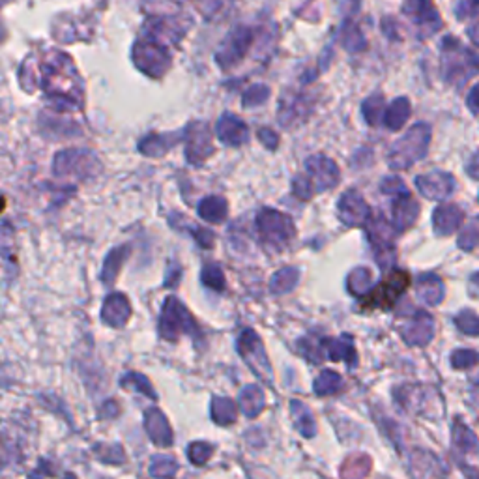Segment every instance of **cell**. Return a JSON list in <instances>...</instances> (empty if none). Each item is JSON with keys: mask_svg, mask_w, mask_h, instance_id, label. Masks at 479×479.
<instances>
[{"mask_svg": "<svg viewBox=\"0 0 479 479\" xmlns=\"http://www.w3.org/2000/svg\"><path fill=\"white\" fill-rule=\"evenodd\" d=\"M255 42V32L253 28L240 25L235 27L227 34V37L221 43V47L215 53V62L221 69H232L238 62L244 60V57L249 53L251 45Z\"/></svg>", "mask_w": 479, "mask_h": 479, "instance_id": "9c48e42d", "label": "cell"}, {"mask_svg": "<svg viewBox=\"0 0 479 479\" xmlns=\"http://www.w3.org/2000/svg\"><path fill=\"white\" fill-rule=\"evenodd\" d=\"M373 288V272L369 268H354L346 277V290L352 296H363Z\"/></svg>", "mask_w": 479, "mask_h": 479, "instance_id": "f546056e", "label": "cell"}, {"mask_svg": "<svg viewBox=\"0 0 479 479\" xmlns=\"http://www.w3.org/2000/svg\"><path fill=\"white\" fill-rule=\"evenodd\" d=\"M94 453H96V457L100 461L112 464V466H120L126 461L122 446H103V444H96L94 446Z\"/></svg>", "mask_w": 479, "mask_h": 479, "instance_id": "f35d334b", "label": "cell"}, {"mask_svg": "<svg viewBox=\"0 0 479 479\" xmlns=\"http://www.w3.org/2000/svg\"><path fill=\"white\" fill-rule=\"evenodd\" d=\"M382 191L386 193V195H395V191L405 193L406 187L403 186V182H401L399 178H386V180L382 182Z\"/></svg>", "mask_w": 479, "mask_h": 479, "instance_id": "f6af8a7d", "label": "cell"}, {"mask_svg": "<svg viewBox=\"0 0 479 479\" xmlns=\"http://www.w3.org/2000/svg\"><path fill=\"white\" fill-rule=\"evenodd\" d=\"M369 472H371V459L363 453H354L350 457H346L339 470L343 478H363Z\"/></svg>", "mask_w": 479, "mask_h": 479, "instance_id": "1f68e13d", "label": "cell"}, {"mask_svg": "<svg viewBox=\"0 0 479 479\" xmlns=\"http://www.w3.org/2000/svg\"><path fill=\"white\" fill-rule=\"evenodd\" d=\"M305 175L309 176L317 193L333 189L341 180V172H339L336 161L324 154L309 155L305 160Z\"/></svg>", "mask_w": 479, "mask_h": 479, "instance_id": "8fae6325", "label": "cell"}, {"mask_svg": "<svg viewBox=\"0 0 479 479\" xmlns=\"http://www.w3.org/2000/svg\"><path fill=\"white\" fill-rule=\"evenodd\" d=\"M337 215L346 227H363L371 219V208L356 189H348L337 203Z\"/></svg>", "mask_w": 479, "mask_h": 479, "instance_id": "4fadbf2b", "label": "cell"}, {"mask_svg": "<svg viewBox=\"0 0 479 479\" xmlns=\"http://www.w3.org/2000/svg\"><path fill=\"white\" fill-rule=\"evenodd\" d=\"M134 64L148 77L160 79L171 68V53L167 43L144 34L134 45Z\"/></svg>", "mask_w": 479, "mask_h": 479, "instance_id": "5b68a950", "label": "cell"}, {"mask_svg": "<svg viewBox=\"0 0 479 479\" xmlns=\"http://www.w3.org/2000/svg\"><path fill=\"white\" fill-rule=\"evenodd\" d=\"M201 281L206 288L210 290H215V292H223L227 288V279H225V273L221 270L218 262H210V264H204L203 272H201Z\"/></svg>", "mask_w": 479, "mask_h": 479, "instance_id": "d6a6232c", "label": "cell"}, {"mask_svg": "<svg viewBox=\"0 0 479 479\" xmlns=\"http://www.w3.org/2000/svg\"><path fill=\"white\" fill-rule=\"evenodd\" d=\"M256 137H259V141H261V143L264 144L268 150H276L277 144H279V137H277L276 131H273V129H270V128L259 129Z\"/></svg>", "mask_w": 479, "mask_h": 479, "instance_id": "ee69618b", "label": "cell"}, {"mask_svg": "<svg viewBox=\"0 0 479 479\" xmlns=\"http://www.w3.org/2000/svg\"><path fill=\"white\" fill-rule=\"evenodd\" d=\"M131 313H134V309H131L128 296L120 292H112L103 302L102 320L111 328H124L128 324V320L131 319Z\"/></svg>", "mask_w": 479, "mask_h": 479, "instance_id": "2e32d148", "label": "cell"}, {"mask_svg": "<svg viewBox=\"0 0 479 479\" xmlns=\"http://www.w3.org/2000/svg\"><path fill=\"white\" fill-rule=\"evenodd\" d=\"M236 348H238V354L242 356L245 365L256 377L264 380L266 384H272V365H270L266 348L262 345V339L256 331H253L251 328L242 330V333L238 336V341H236Z\"/></svg>", "mask_w": 479, "mask_h": 479, "instance_id": "ba28073f", "label": "cell"}, {"mask_svg": "<svg viewBox=\"0 0 479 479\" xmlns=\"http://www.w3.org/2000/svg\"><path fill=\"white\" fill-rule=\"evenodd\" d=\"M300 281V270L298 268H281L279 272H276L270 279V292L276 294V296H281V294H287L290 290L296 288Z\"/></svg>", "mask_w": 479, "mask_h": 479, "instance_id": "f1b7e54d", "label": "cell"}, {"mask_svg": "<svg viewBox=\"0 0 479 479\" xmlns=\"http://www.w3.org/2000/svg\"><path fill=\"white\" fill-rule=\"evenodd\" d=\"M451 178L446 175H440V172H434V175L429 176H420L418 178V189H420L425 197L429 199H440L444 197L447 191H451Z\"/></svg>", "mask_w": 479, "mask_h": 479, "instance_id": "d4e9b609", "label": "cell"}, {"mask_svg": "<svg viewBox=\"0 0 479 479\" xmlns=\"http://www.w3.org/2000/svg\"><path fill=\"white\" fill-rule=\"evenodd\" d=\"M298 352L311 363L324 362L326 352L324 345H322V339H314V337H304V339H300Z\"/></svg>", "mask_w": 479, "mask_h": 479, "instance_id": "e575fe53", "label": "cell"}, {"mask_svg": "<svg viewBox=\"0 0 479 479\" xmlns=\"http://www.w3.org/2000/svg\"><path fill=\"white\" fill-rule=\"evenodd\" d=\"M268 97H270V88L266 85H255L244 92L242 103H244L245 109L261 107L268 102Z\"/></svg>", "mask_w": 479, "mask_h": 479, "instance_id": "60d3db41", "label": "cell"}, {"mask_svg": "<svg viewBox=\"0 0 479 479\" xmlns=\"http://www.w3.org/2000/svg\"><path fill=\"white\" fill-rule=\"evenodd\" d=\"M408 117H410V103H408L406 97H397V100L388 107L386 117H384V124H386V128H389L391 131H397V129L403 128V124L408 120Z\"/></svg>", "mask_w": 479, "mask_h": 479, "instance_id": "4dcf8cb0", "label": "cell"}, {"mask_svg": "<svg viewBox=\"0 0 479 479\" xmlns=\"http://www.w3.org/2000/svg\"><path fill=\"white\" fill-rule=\"evenodd\" d=\"M408 285H410V276L403 270H394L384 277L377 287L371 288L367 294L360 296L357 307L362 311H374V309L388 311L406 292Z\"/></svg>", "mask_w": 479, "mask_h": 479, "instance_id": "3957f363", "label": "cell"}, {"mask_svg": "<svg viewBox=\"0 0 479 479\" xmlns=\"http://www.w3.org/2000/svg\"><path fill=\"white\" fill-rule=\"evenodd\" d=\"M160 336L169 343H176L184 336H199V326L193 314L176 296H169L163 302L160 314Z\"/></svg>", "mask_w": 479, "mask_h": 479, "instance_id": "277c9868", "label": "cell"}, {"mask_svg": "<svg viewBox=\"0 0 479 479\" xmlns=\"http://www.w3.org/2000/svg\"><path fill=\"white\" fill-rule=\"evenodd\" d=\"M365 227H367L369 244L373 245L374 253H377L378 264L388 266L389 261L394 259V235H391L388 221L382 215H374V218L371 215Z\"/></svg>", "mask_w": 479, "mask_h": 479, "instance_id": "7c38bea8", "label": "cell"}, {"mask_svg": "<svg viewBox=\"0 0 479 479\" xmlns=\"http://www.w3.org/2000/svg\"><path fill=\"white\" fill-rule=\"evenodd\" d=\"M420 206L408 193H399V197L394 203V227L397 230L408 229L418 218Z\"/></svg>", "mask_w": 479, "mask_h": 479, "instance_id": "7402d4cb", "label": "cell"}, {"mask_svg": "<svg viewBox=\"0 0 479 479\" xmlns=\"http://www.w3.org/2000/svg\"><path fill=\"white\" fill-rule=\"evenodd\" d=\"M210 414H212L213 423L221 427L232 425L238 420V405L229 397H213L210 405Z\"/></svg>", "mask_w": 479, "mask_h": 479, "instance_id": "4316f807", "label": "cell"}, {"mask_svg": "<svg viewBox=\"0 0 479 479\" xmlns=\"http://www.w3.org/2000/svg\"><path fill=\"white\" fill-rule=\"evenodd\" d=\"M199 218L206 221L210 225H221L227 219L229 213V203L219 195H212V197L203 199L197 206Z\"/></svg>", "mask_w": 479, "mask_h": 479, "instance_id": "cb8c5ba5", "label": "cell"}, {"mask_svg": "<svg viewBox=\"0 0 479 479\" xmlns=\"http://www.w3.org/2000/svg\"><path fill=\"white\" fill-rule=\"evenodd\" d=\"M311 102L305 96H296L292 100H283L279 105V124L281 128H294L296 124L305 122V118L311 114Z\"/></svg>", "mask_w": 479, "mask_h": 479, "instance_id": "d6986e66", "label": "cell"}, {"mask_svg": "<svg viewBox=\"0 0 479 479\" xmlns=\"http://www.w3.org/2000/svg\"><path fill=\"white\" fill-rule=\"evenodd\" d=\"M129 255H131V245L129 244L112 247V249L107 253L102 270V281L105 287H112V285L117 283L118 273H120L122 266L129 259Z\"/></svg>", "mask_w": 479, "mask_h": 479, "instance_id": "44dd1931", "label": "cell"}, {"mask_svg": "<svg viewBox=\"0 0 479 479\" xmlns=\"http://www.w3.org/2000/svg\"><path fill=\"white\" fill-rule=\"evenodd\" d=\"M322 345H324L326 356L330 357L331 362H345L350 369L357 365V352L350 336L322 337Z\"/></svg>", "mask_w": 479, "mask_h": 479, "instance_id": "ac0fdd59", "label": "cell"}, {"mask_svg": "<svg viewBox=\"0 0 479 479\" xmlns=\"http://www.w3.org/2000/svg\"><path fill=\"white\" fill-rule=\"evenodd\" d=\"M191 235L195 236V240H197V244L203 247V249H212L213 247V240H215V235H213L212 230L210 229H203V227H195V229H191Z\"/></svg>", "mask_w": 479, "mask_h": 479, "instance_id": "7bdbcfd3", "label": "cell"}, {"mask_svg": "<svg viewBox=\"0 0 479 479\" xmlns=\"http://www.w3.org/2000/svg\"><path fill=\"white\" fill-rule=\"evenodd\" d=\"M148 472L152 478H172L178 472V463L169 455H154Z\"/></svg>", "mask_w": 479, "mask_h": 479, "instance_id": "d590c367", "label": "cell"}, {"mask_svg": "<svg viewBox=\"0 0 479 479\" xmlns=\"http://www.w3.org/2000/svg\"><path fill=\"white\" fill-rule=\"evenodd\" d=\"M144 431L148 434V438L155 446L160 447H169L172 446V440H175V434H172V429L169 425V420L167 415L155 408V406H150L144 410Z\"/></svg>", "mask_w": 479, "mask_h": 479, "instance_id": "9a60e30c", "label": "cell"}, {"mask_svg": "<svg viewBox=\"0 0 479 479\" xmlns=\"http://www.w3.org/2000/svg\"><path fill=\"white\" fill-rule=\"evenodd\" d=\"M184 141V129L176 134H148L138 141V152L146 158H163V155Z\"/></svg>", "mask_w": 479, "mask_h": 479, "instance_id": "e0dca14e", "label": "cell"}, {"mask_svg": "<svg viewBox=\"0 0 479 479\" xmlns=\"http://www.w3.org/2000/svg\"><path fill=\"white\" fill-rule=\"evenodd\" d=\"M213 446L208 442H193L187 447V457L195 466H204L212 459Z\"/></svg>", "mask_w": 479, "mask_h": 479, "instance_id": "ab89813d", "label": "cell"}, {"mask_svg": "<svg viewBox=\"0 0 479 479\" xmlns=\"http://www.w3.org/2000/svg\"><path fill=\"white\" fill-rule=\"evenodd\" d=\"M102 171L97 155L85 148H68L54 155L53 175L57 178H77L88 180Z\"/></svg>", "mask_w": 479, "mask_h": 479, "instance_id": "8992f818", "label": "cell"}, {"mask_svg": "<svg viewBox=\"0 0 479 479\" xmlns=\"http://www.w3.org/2000/svg\"><path fill=\"white\" fill-rule=\"evenodd\" d=\"M186 160L195 167H203L204 161L213 154L212 131L206 122L195 120L184 128Z\"/></svg>", "mask_w": 479, "mask_h": 479, "instance_id": "30bf717a", "label": "cell"}, {"mask_svg": "<svg viewBox=\"0 0 479 479\" xmlns=\"http://www.w3.org/2000/svg\"><path fill=\"white\" fill-rule=\"evenodd\" d=\"M292 193H294V197H298L300 201H309L313 195H317V191H314L313 184H311L307 175H300L294 178Z\"/></svg>", "mask_w": 479, "mask_h": 479, "instance_id": "b9f144b4", "label": "cell"}, {"mask_svg": "<svg viewBox=\"0 0 479 479\" xmlns=\"http://www.w3.org/2000/svg\"><path fill=\"white\" fill-rule=\"evenodd\" d=\"M427 144H429V128L423 124H418L391 146L388 155L389 165L394 169H406L414 161L425 155Z\"/></svg>", "mask_w": 479, "mask_h": 479, "instance_id": "52a82bcc", "label": "cell"}, {"mask_svg": "<svg viewBox=\"0 0 479 479\" xmlns=\"http://www.w3.org/2000/svg\"><path fill=\"white\" fill-rule=\"evenodd\" d=\"M215 135L225 146L236 148L249 141V128L235 112H225L215 124Z\"/></svg>", "mask_w": 479, "mask_h": 479, "instance_id": "5bb4252c", "label": "cell"}, {"mask_svg": "<svg viewBox=\"0 0 479 479\" xmlns=\"http://www.w3.org/2000/svg\"><path fill=\"white\" fill-rule=\"evenodd\" d=\"M238 403L242 414L253 420V418H256V415L264 410V406H266V397H264V391H262L256 384H247V386L240 391Z\"/></svg>", "mask_w": 479, "mask_h": 479, "instance_id": "603a6c76", "label": "cell"}, {"mask_svg": "<svg viewBox=\"0 0 479 479\" xmlns=\"http://www.w3.org/2000/svg\"><path fill=\"white\" fill-rule=\"evenodd\" d=\"M43 90L51 105L59 111H75L83 107V83L68 54L53 53L43 60Z\"/></svg>", "mask_w": 479, "mask_h": 479, "instance_id": "6da1fadb", "label": "cell"}, {"mask_svg": "<svg viewBox=\"0 0 479 479\" xmlns=\"http://www.w3.org/2000/svg\"><path fill=\"white\" fill-rule=\"evenodd\" d=\"M401 336L406 343L410 345H425L431 341L432 337V320L431 317L423 311L415 313L410 322H406L401 328Z\"/></svg>", "mask_w": 479, "mask_h": 479, "instance_id": "ffe728a7", "label": "cell"}, {"mask_svg": "<svg viewBox=\"0 0 479 479\" xmlns=\"http://www.w3.org/2000/svg\"><path fill=\"white\" fill-rule=\"evenodd\" d=\"M120 384H122L124 388L128 389H137L138 394L146 395L148 399L152 401H158V394L154 391V388H152V384H150V380L144 374L141 373H128L126 377L120 380Z\"/></svg>", "mask_w": 479, "mask_h": 479, "instance_id": "8d00e7d4", "label": "cell"}, {"mask_svg": "<svg viewBox=\"0 0 479 479\" xmlns=\"http://www.w3.org/2000/svg\"><path fill=\"white\" fill-rule=\"evenodd\" d=\"M290 415H292L294 425H296V429H298L302 437L313 438L314 434H317V423H314V415L311 414V410H309L305 403H302V401H296V399L290 401Z\"/></svg>", "mask_w": 479, "mask_h": 479, "instance_id": "484cf974", "label": "cell"}, {"mask_svg": "<svg viewBox=\"0 0 479 479\" xmlns=\"http://www.w3.org/2000/svg\"><path fill=\"white\" fill-rule=\"evenodd\" d=\"M384 111V97L382 96H371L362 103V114L369 126H378Z\"/></svg>", "mask_w": 479, "mask_h": 479, "instance_id": "74e56055", "label": "cell"}, {"mask_svg": "<svg viewBox=\"0 0 479 479\" xmlns=\"http://www.w3.org/2000/svg\"><path fill=\"white\" fill-rule=\"evenodd\" d=\"M182 277V268H172L171 277L165 279V287H175V279H180Z\"/></svg>", "mask_w": 479, "mask_h": 479, "instance_id": "7dc6e473", "label": "cell"}, {"mask_svg": "<svg viewBox=\"0 0 479 479\" xmlns=\"http://www.w3.org/2000/svg\"><path fill=\"white\" fill-rule=\"evenodd\" d=\"M345 388V380L339 373L336 371H322L319 377L314 378L313 382V391L314 395H319V397H328V395H336L339 391H343Z\"/></svg>", "mask_w": 479, "mask_h": 479, "instance_id": "83f0119b", "label": "cell"}, {"mask_svg": "<svg viewBox=\"0 0 479 479\" xmlns=\"http://www.w3.org/2000/svg\"><path fill=\"white\" fill-rule=\"evenodd\" d=\"M444 294L442 285L434 276H421L418 283V296L425 300L427 304H437L440 302V296Z\"/></svg>", "mask_w": 479, "mask_h": 479, "instance_id": "836d02e7", "label": "cell"}, {"mask_svg": "<svg viewBox=\"0 0 479 479\" xmlns=\"http://www.w3.org/2000/svg\"><path fill=\"white\" fill-rule=\"evenodd\" d=\"M102 414H105L107 418H114V415L118 414L117 403H114V401H109V403H107V406H103Z\"/></svg>", "mask_w": 479, "mask_h": 479, "instance_id": "bcb514c9", "label": "cell"}, {"mask_svg": "<svg viewBox=\"0 0 479 479\" xmlns=\"http://www.w3.org/2000/svg\"><path fill=\"white\" fill-rule=\"evenodd\" d=\"M256 235L268 253H281L296 236V227L290 215L276 208H262L256 213Z\"/></svg>", "mask_w": 479, "mask_h": 479, "instance_id": "7a4b0ae2", "label": "cell"}]
</instances>
